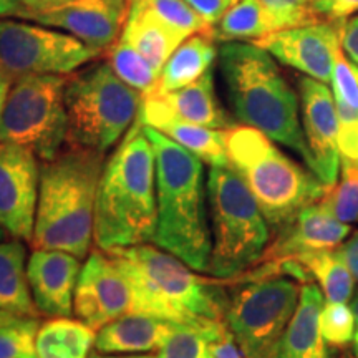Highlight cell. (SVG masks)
Segmentation results:
<instances>
[{
    "label": "cell",
    "instance_id": "39",
    "mask_svg": "<svg viewBox=\"0 0 358 358\" xmlns=\"http://www.w3.org/2000/svg\"><path fill=\"white\" fill-rule=\"evenodd\" d=\"M340 159L358 163V120L340 123L338 129Z\"/></svg>",
    "mask_w": 358,
    "mask_h": 358
},
{
    "label": "cell",
    "instance_id": "50",
    "mask_svg": "<svg viewBox=\"0 0 358 358\" xmlns=\"http://www.w3.org/2000/svg\"><path fill=\"white\" fill-rule=\"evenodd\" d=\"M355 73H357V78H358V69L355 66Z\"/></svg>",
    "mask_w": 358,
    "mask_h": 358
},
{
    "label": "cell",
    "instance_id": "33",
    "mask_svg": "<svg viewBox=\"0 0 358 358\" xmlns=\"http://www.w3.org/2000/svg\"><path fill=\"white\" fill-rule=\"evenodd\" d=\"M330 85L340 123L355 122L358 120V78L355 66L343 55V50L337 57Z\"/></svg>",
    "mask_w": 358,
    "mask_h": 358
},
{
    "label": "cell",
    "instance_id": "13",
    "mask_svg": "<svg viewBox=\"0 0 358 358\" xmlns=\"http://www.w3.org/2000/svg\"><path fill=\"white\" fill-rule=\"evenodd\" d=\"M342 24L317 20L307 25L282 29L256 42L266 48L277 62L301 71L306 77L330 83L334 77L338 53Z\"/></svg>",
    "mask_w": 358,
    "mask_h": 358
},
{
    "label": "cell",
    "instance_id": "11",
    "mask_svg": "<svg viewBox=\"0 0 358 358\" xmlns=\"http://www.w3.org/2000/svg\"><path fill=\"white\" fill-rule=\"evenodd\" d=\"M100 53L73 35L52 27L0 20V70L12 80L27 75L69 77L92 64Z\"/></svg>",
    "mask_w": 358,
    "mask_h": 358
},
{
    "label": "cell",
    "instance_id": "47",
    "mask_svg": "<svg viewBox=\"0 0 358 358\" xmlns=\"http://www.w3.org/2000/svg\"><path fill=\"white\" fill-rule=\"evenodd\" d=\"M350 307H352L353 317H355V324H357V329H358V290H357V294L352 295V299H350Z\"/></svg>",
    "mask_w": 358,
    "mask_h": 358
},
{
    "label": "cell",
    "instance_id": "30",
    "mask_svg": "<svg viewBox=\"0 0 358 358\" xmlns=\"http://www.w3.org/2000/svg\"><path fill=\"white\" fill-rule=\"evenodd\" d=\"M106 62L124 83L138 90L143 96L153 95L156 92L159 71L124 38L120 37L108 48Z\"/></svg>",
    "mask_w": 358,
    "mask_h": 358
},
{
    "label": "cell",
    "instance_id": "35",
    "mask_svg": "<svg viewBox=\"0 0 358 358\" xmlns=\"http://www.w3.org/2000/svg\"><path fill=\"white\" fill-rule=\"evenodd\" d=\"M145 3L156 15L186 37L211 29V25L206 24L186 0H145Z\"/></svg>",
    "mask_w": 358,
    "mask_h": 358
},
{
    "label": "cell",
    "instance_id": "20",
    "mask_svg": "<svg viewBox=\"0 0 358 358\" xmlns=\"http://www.w3.org/2000/svg\"><path fill=\"white\" fill-rule=\"evenodd\" d=\"M185 325L187 324L131 312L101 327L96 332L95 348L100 353L116 355L158 352Z\"/></svg>",
    "mask_w": 358,
    "mask_h": 358
},
{
    "label": "cell",
    "instance_id": "22",
    "mask_svg": "<svg viewBox=\"0 0 358 358\" xmlns=\"http://www.w3.org/2000/svg\"><path fill=\"white\" fill-rule=\"evenodd\" d=\"M120 37L127 40L161 73L171 53L187 38L146 6L145 0H128V13Z\"/></svg>",
    "mask_w": 358,
    "mask_h": 358
},
{
    "label": "cell",
    "instance_id": "37",
    "mask_svg": "<svg viewBox=\"0 0 358 358\" xmlns=\"http://www.w3.org/2000/svg\"><path fill=\"white\" fill-rule=\"evenodd\" d=\"M310 7L319 19L343 24L358 12V0H312Z\"/></svg>",
    "mask_w": 358,
    "mask_h": 358
},
{
    "label": "cell",
    "instance_id": "3",
    "mask_svg": "<svg viewBox=\"0 0 358 358\" xmlns=\"http://www.w3.org/2000/svg\"><path fill=\"white\" fill-rule=\"evenodd\" d=\"M156 159L138 120L105 163L98 186L93 243L105 252L155 241Z\"/></svg>",
    "mask_w": 358,
    "mask_h": 358
},
{
    "label": "cell",
    "instance_id": "8",
    "mask_svg": "<svg viewBox=\"0 0 358 358\" xmlns=\"http://www.w3.org/2000/svg\"><path fill=\"white\" fill-rule=\"evenodd\" d=\"M145 96L123 82L108 62L92 64L66 77V145L106 155L120 145L140 116Z\"/></svg>",
    "mask_w": 358,
    "mask_h": 358
},
{
    "label": "cell",
    "instance_id": "43",
    "mask_svg": "<svg viewBox=\"0 0 358 358\" xmlns=\"http://www.w3.org/2000/svg\"><path fill=\"white\" fill-rule=\"evenodd\" d=\"M13 80L8 77L6 71L0 70V122H2V113H3V106H6L8 92H10Z\"/></svg>",
    "mask_w": 358,
    "mask_h": 358
},
{
    "label": "cell",
    "instance_id": "44",
    "mask_svg": "<svg viewBox=\"0 0 358 358\" xmlns=\"http://www.w3.org/2000/svg\"><path fill=\"white\" fill-rule=\"evenodd\" d=\"M22 10L20 0H0V19L6 17H17Z\"/></svg>",
    "mask_w": 358,
    "mask_h": 358
},
{
    "label": "cell",
    "instance_id": "42",
    "mask_svg": "<svg viewBox=\"0 0 358 358\" xmlns=\"http://www.w3.org/2000/svg\"><path fill=\"white\" fill-rule=\"evenodd\" d=\"M71 2H77V0H20L22 10L19 12V15L20 13H40L53 10V8L69 6Z\"/></svg>",
    "mask_w": 358,
    "mask_h": 358
},
{
    "label": "cell",
    "instance_id": "29",
    "mask_svg": "<svg viewBox=\"0 0 358 358\" xmlns=\"http://www.w3.org/2000/svg\"><path fill=\"white\" fill-rule=\"evenodd\" d=\"M226 332L224 322L187 324L164 343L156 358H216V343Z\"/></svg>",
    "mask_w": 358,
    "mask_h": 358
},
{
    "label": "cell",
    "instance_id": "34",
    "mask_svg": "<svg viewBox=\"0 0 358 358\" xmlns=\"http://www.w3.org/2000/svg\"><path fill=\"white\" fill-rule=\"evenodd\" d=\"M355 317L348 303L325 302L320 313V330L329 345H348L355 335Z\"/></svg>",
    "mask_w": 358,
    "mask_h": 358
},
{
    "label": "cell",
    "instance_id": "40",
    "mask_svg": "<svg viewBox=\"0 0 358 358\" xmlns=\"http://www.w3.org/2000/svg\"><path fill=\"white\" fill-rule=\"evenodd\" d=\"M340 42L345 57L358 69V15H352L343 22L340 29Z\"/></svg>",
    "mask_w": 358,
    "mask_h": 358
},
{
    "label": "cell",
    "instance_id": "26",
    "mask_svg": "<svg viewBox=\"0 0 358 358\" xmlns=\"http://www.w3.org/2000/svg\"><path fill=\"white\" fill-rule=\"evenodd\" d=\"M95 340L96 330L82 320L53 317L40 325L37 353L38 358H88Z\"/></svg>",
    "mask_w": 358,
    "mask_h": 358
},
{
    "label": "cell",
    "instance_id": "2",
    "mask_svg": "<svg viewBox=\"0 0 358 358\" xmlns=\"http://www.w3.org/2000/svg\"><path fill=\"white\" fill-rule=\"evenodd\" d=\"M143 128L156 159L158 221L153 243L208 274L213 243L206 163L158 129Z\"/></svg>",
    "mask_w": 358,
    "mask_h": 358
},
{
    "label": "cell",
    "instance_id": "17",
    "mask_svg": "<svg viewBox=\"0 0 358 358\" xmlns=\"http://www.w3.org/2000/svg\"><path fill=\"white\" fill-rule=\"evenodd\" d=\"M80 261L64 250L34 249L27 261V279L38 313L52 319L73 315Z\"/></svg>",
    "mask_w": 358,
    "mask_h": 358
},
{
    "label": "cell",
    "instance_id": "7",
    "mask_svg": "<svg viewBox=\"0 0 358 358\" xmlns=\"http://www.w3.org/2000/svg\"><path fill=\"white\" fill-rule=\"evenodd\" d=\"M211 259L208 275L232 280L261 264L271 226L249 186L231 164L208 171Z\"/></svg>",
    "mask_w": 358,
    "mask_h": 358
},
{
    "label": "cell",
    "instance_id": "38",
    "mask_svg": "<svg viewBox=\"0 0 358 358\" xmlns=\"http://www.w3.org/2000/svg\"><path fill=\"white\" fill-rule=\"evenodd\" d=\"M208 25H216L239 0H186Z\"/></svg>",
    "mask_w": 358,
    "mask_h": 358
},
{
    "label": "cell",
    "instance_id": "45",
    "mask_svg": "<svg viewBox=\"0 0 358 358\" xmlns=\"http://www.w3.org/2000/svg\"><path fill=\"white\" fill-rule=\"evenodd\" d=\"M88 358H156L155 355H143V353H138V355H116V353H95V355Z\"/></svg>",
    "mask_w": 358,
    "mask_h": 358
},
{
    "label": "cell",
    "instance_id": "5",
    "mask_svg": "<svg viewBox=\"0 0 358 358\" xmlns=\"http://www.w3.org/2000/svg\"><path fill=\"white\" fill-rule=\"evenodd\" d=\"M131 285L133 313L176 324L224 322L227 297L222 280L201 272L151 244L111 252Z\"/></svg>",
    "mask_w": 358,
    "mask_h": 358
},
{
    "label": "cell",
    "instance_id": "41",
    "mask_svg": "<svg viewBox=\"0 0 358 358\" xmlns=\"http://www.w3.org/2000/svg\"><path fill=\"white\" fill-rule=\"evenodd\" d=\"M337 252L343 259V262L347 264V267L350 268L353 277L358 280V231L347 243H342L338 245Z\"/></svg>",
    "mask_w": 358,
    "mask_h": 358
},
{
    "label": "cell",
    "instance_id": "49",
    "mask_svg": "<svg viewBox=\"0 0 358 358\" xmlns=\"http://www.w3.org/2000/svg\"><path fill=\"white\" fill-rule=\"evenodd\" d=\"M6 234H7V232H6V229H3V227H2V226H0V243H2V241H3V239H6Z\"/></svg>",
    "mask_w": 358,
    "mask_h": 358
},
{
    "label": "cell",
    "instance_id": "21",
    "mask_svg": "<svg viewBox=\"0 0 358 358\" xmlns=\"http://www.w3.org/2000/svg\"><path fill=\"white\" fill-rule=\"evenodd\" d=\"M324 306L322 289L315 284L303 285L297 310L282 335L275 358H334L320 330Z\"/></svg>",
    "mask_w": 358,
    "mask_h": 358
},
{
    "label": "cell",
    "instance_id": "28",
    "mask_svg": "<svg viewBox=\"0 0 358 358\" xmlns=\"http://www.w3.org/2000/svg\"><path fill=\"white\" fill-rule=\"evenodd\" d=\"M297 261L306 266L313 280L319 282L325 302H350L355 277L338 256L337 249L317 250L299 257Z\"/></svg>",
    "mask_w": 358,
    "mask_h": 358
},
{
    "label": "cell",
    "instance_id": "23",
    "mask_svg": "<svg viewBox=\"0 0 358 358\" xmlns=\"http://www.w3.org/2000/svg\"><path fill=\"white\" fill-rule=\"evenodd\" d=\"M156 95V93H153ZM168 108L179 118L189 123L213 129H231L236 127L231 115L222 108L216 93L214 69L208 70L203 77L176 90V92L159 95Z\"/></svg>",
    "mask_w": 358,
    "mask_h": 358
},
{
    "label": "cell",
    "instance_id": "32",
    "mask_svg": "<svg viewBox=\"0 0 358 358\" xmlns=\"http://www.w3.org/2000/svg\"><path fill=\"white\" fill-rule=\"evenodd\" d=\"M37 317L19 319L0 325V358H38Z\"/></svg>",
    "mask_w": 358,
    "mask_h": 358
},
{
    "label": "cell",
    "instance_id": "10",
    "mask_svg": "<svg viewBox=\"0 0 358 358\" xmlns=\"http://www.w3.org/2000/svg\"><path fill=\"white\" fill-rule=\"evenodd\" d=\"M227 301L224 325L245 358H275L301 301L297 280L271 275L241 282Z\"/></svg>",
    "mask_w": 358,
    "mask_h": 358
},
{
    "label": "cell",
    "instance_id": "18",
    "mask_svg": "<svg viewBox=\"0 0 358 358\" xmlns=\"http://www.w3.org/2000/svg\"><path fill=\"white\" fill-rule=\"evenodd\" d=\"M350 231V224L335 217L322 201L308 204L284 229L277 232V239L268 245L261 262L299 259L317 250L337 249Z\"/></svg>",
    "mask_w": 358,
    "mask_h": 358
},
{
    "label": "cell",
    "instance_id": "48",
    "mask_svg": "<svg viewBox=\"0 0 358 358\" xmlns=\"http://www.w3.org/2000/svg\"><path fill=\"white\" fill-rule=\"evenodd\" d=\"M353 343H355V352H357V357H358V329L355 335H353Z\"/></svg>",
    "mask_w": 358,
    "mask_h": 358
},
{
    "label": "cell",
    "instance_id": "25",
    "mask_svg": "<svg viewBox=\"0 0 358 358\" xmlns=\"http://www.w3.org/2000/svg\"><path fill=\"white\" fill-rule=\"evenodd\" d=\"M0 310L22 317H37L38 313L27 279L24 241L0 243Z\"/></svg>",
    "mask_w": 358,
    "mask_h": 358
},
{
    "label": "cell",
    "instance_id": "9",
    "mask_svg": "<svg viewBox=\"0 0 358 358\" xmlns=\"http://www.w3.org/2000/svg\"><path fill=\"white\" fill-rule=\"evenodd\" d=\"M66 77L27 75L13 80L0 122V143L24 146L40 161L53 159L69 140Z\"/></svg>",
    "mask_w": 358,
    "mask_h": 358
},
{
    "label": "cell",
    "instance_id": "12",
    "mask_svg": "<svg viewBox=\"0 0 358 358\" xmlns=\"http://www.w3.org/2000/svg\"><path fill=\"white\" fill-rule=\"evenodd\" d=\"M131 285L111 252L95 249L88 254L78 275L73 315L96 332L110 322L131 313Z\"/></svg>",
    "mask_w": 358,
    "mask_h": 358
},
{
    "label": "cell",
    "instance_id": "1",
    "mask_svg": "<svg viewBox=\"0 0 358 358\" xmlns=\"http://www.w3.org/2000/svg\"><path fill=\"white\" fill-rule=\"evenodd\" d=\"M219 70L234 118L294 151L312 166L301 118V100L277 60L252 42H224L219 47Z\"/></svg>",
    "mask_w": 358,
    "mask_h": 358
},
{
    "label": "cell",
    "instance_id": "14",
    "mask_svg": "<svg viewBox=\"0 0 358 358\" xmlns=\"http://www.w3.org/2000/svg\"><path fill=\"white\" fill-rule=\"evenodd\" d=\"M40 186L38 158L24 146L0 143V226L32 243Z\"/></svg>",
    "mask_w": 358,
    "mask_h": 358
},
{
    "label": "cell",
    "instance_id": "15",
    "mask_svg": "<svg viewBox=\"0 0 358 358\" xmlns=\"http://www.w3.org/2000/svg\"><path fill=\"white\" fill-rule=\"evenodd\" d=\"M297 87L302 128L312 156L310 171L327 187H332L340 176V120L334 95L327 83L310 77L299 78Z\"/></svg>",
    "mask_w": 358,
    "mask_h": 358
},
{
    "label": "cell",
    "instance_id": "16",
    "mask_svg": "<svg viewBox=\"0 0 358 358\" xmlns=\"http://www.w3.org/2000/svg\"><path fill=\"white\" fill-rule=\"evenodd\" d=\"M128 0H77L40 13H20V19L73 35L88 47L108 50L123 32Z\"/></svg>",
    "mask_w": 358,
    "mask_h": 358
},
{
    "label": "cell",
    "instance_id": "24",
    "mask_svg": "<svg viewBox=\"0 0 358 358\" xmlns=\"http://www.w3.org/2000/svg\"><path fill=\"white\" fill-rule=\"evenodd\" d=\"M219 55L211 29L192 34L171 53L168 62L161 69L156 95L176 92L203 77L214 66Z\"/></svg>",
    "mask_w": 358,
    "mask_h": 358
},
{
    "label": "cell",
    "instance_id": "19",
    "mask_svg": "<svg viewBox=\"0 0 358 358\" xmlns=\"http://www.w3.org/2000/svg\"><path fill=\"white\" fill-rule=\"evenodd\" d=\"M143 124L158 129L179 146L186 148L209 166H226L227 156V129H213L189 123L179 118L168 108L159 95H148L143 100L140 111Z\"/></svg>",
    "mask_w": 358,
    "mask_h": 358
},
{
    "label": "cell",
    "instance_id": "36",
    "mask_svg": "<svg viewBox=\"0 0 358 358\" xmlns=\"http://www.w3.org/2000/svg\"><path fill=\"white\" fill-rule=\"evenodd\" d=\"M275 29H292L322 20L312 10V0H261Z\"/></svg>",
    "mask_w": 358,
    "mask_h": 358
},
{
    "label": "cell",
    "instance_id": "6",
    "mask_svg": "<svg viewBox=\"0 0 358 358\" xmlns=\"http://www.w3.org/2000/svg\"><path fill=\"white\" fill-rule=\"evenodd\" d=\"M227 156L277 232L329 189L256 128L236 124L227 129Z\"/></svg>",
    "mask_w": 358,
    "mask_h": 358
},
{
    "label": "cell",
    "instance_id": "27",
    "mask_svg": "<svg viewBox=\"0 0 358 358\" xmlns=\"http://www.w3.org/2000/svg\"><path fill=\"white\" fill-rule=\"evenodd\" d=\"M277 32L274 22L261 0H239L224 13L211 34L216 42H252L256 43L268 34Z\"/></svg>",
    "mask_w": 358,
    "mask_h": 358
},
{
    "label": "cell",
    "instance_id": "31",
    "mask_svg": "<svg viewBox=\"0 0 358 358\" xmlns=\"http://www.w3.org/2000/svg\"><path fill=\"white\" fill-rule=\"evenodd\" d=\"M340 181L329 187L320 201L345 224L358 222V163L340 159Z\"/></svg>",
    "mask_w": 358,
    "mask_h": 358
},
{
    "label": "cell",
    "instance_id": "4",
    "mask_svg": "<svg viewBox=\"0 0 358 358\" xmlns=\"http://www.w3.org/2000/svg\"><path fill=\"white\" fill-rule=\"evenodd\" d=\"M101 153L69 145L40 164L32 244L87 257L95 231V209L105 169Z\"/></svg>",
    "mask_w": 358,
    "mask_h": 358
},
{
    "label": "cell",
    "instance_id": "46",
    "mask_svg": "<svg viewBox=\"0 0 358 358\" xmlns=\"http://www.w3.org/2000/svg\"><path fill=\"white\" fill-rule=\"evenodd\" d=\"M22 315H17V313H12V312H6V310H0V325L3 324H8V322L19 319Z\"/></svg>",
    "mask_w": 358,
    "mask_h": 358
}]
</instances>
